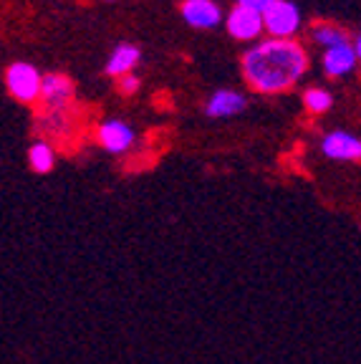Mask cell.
<instances>
[{
    "mask_svg": "<svg viewBox=\"0 0 361 364\" xmlns=\"http://www.w3.org/2000/svg\"><path fill=\"white\" fill-rule=\"evenodd\" d=\"M6 86L16 102L36 104L41 102V89H43V74L28 61H16L6 68Z\"/></svg>",
    "mask_w": 361,
    "mask_h": 364,
    "instance_id": "7a4b0ae2",
    "label": "cell"
},
{
    "mask_svg": "<svg viewBox=\"0 0 361 364\" xmlns=\"http://www.w3.org/2000/svg\"><path fill=\"white\" fill-rule=\"evenodd\" d=\"M333 104L331 91L321 89V86H311V89L303 91V107L308 109L311 114H323L328 112Z\"/></svg>",
    "mask_w": 361,
    "mask_h": 364,
    "instance_id": "9a60e30c",
    "label": "cell"
},
{
    "mask_svg": "<svg viewBox=\"0 0 361 364\" xmlns=\"http://www.w3.org/2000/svg\"><path fill=\"white\" fill-rule=\"evenodd\" d=\"M237 3H240V6H248V8H255V11H266L268 6H271L273 0H237Z\"/></svg>",
    "mask_w": 361,
    "mask_h": 364,
    "instance_id": "e0dca14e",
    "label": "cell"
},
{
    "mask_svg": "<svg viewBox=\"0 0 361 364\" xmlns=\"http://www.w3.org/2000/svg\"><path fill=\"white\" fill-rule=\"evenodd\" d=\"M41 104H43V109L68 112L74 104V81L63 74H45L43 89H41Z\"/></svg>",
    "mask_w": 361,
    "mask_h": 364,
    "instance_id": "ba28073f",
    "label": "cell"
},
{
    "mask_svg": "<svg viewBox=\"0 0 361 364\" xmlns=\"http://www.w3.org/2000/svg\"><path fill=\"white\" fill-rule=\"evenodd\" d=\"M28 165L36 175H48L56 167V152L48 144V139H36L28 147Z\"/></svg>",
    "mask_w": 361,
    "mask_h": 364,
    "instance_id": "4fadbf2b",
    "label": "cell"
},
{
    "mask_svg": "<svg viewBox=\"0 0 361 364\" xmlns=\"http://www.w3.org/2000/svg\"><path fill=\"white\" fill-rule=\"evenodd\" d=\"M323 74L331 76V79H341V76H349L351 71L359 63V53H356L354 43H341L333 46V48H323Z\"/></svg>",
    "mask_w": 361,
    "mask_h": 364,
    "instance_id": "9c48e42d",
    "label": "cell"
},
{
    "mask_svg": "<svg viewBox=\"0 0 361 364\" xmlns=\"http://www.w3.org/2000/svg\"><path fill=\"white\" fill-rule=\"evenodd\" d=\"M263 21L271 38H293L301 31V11L291 0H273L263 11Z\"/></svg>",
    "mask_w": 361,
    "mask_h": 364,
    "instance_id": "3957f363",
    "label": "cell"
},
{
    "mask_svg": "<svg viewBox=\"0 0 361 364\" xmlns=\"http://www.w3.org/2000/svg\"><path fill=\"white\" fill-rule=\"evenodd\" d=\"M117 84H119V91H122L124 97H131V94H136V89H139V79H136L134 74L122 76V79H117Z\"/></svg>",
    "mask_w": 361,
    "mask_h": 364,
    "instance_id": "2e32d148",
    "label": "cell"
},
{
    "mask_svg": "<svg viewBox=\"0 0 361 364\" xmlns=\"http://www.w3.org/2000/svg\"><path fill=\"white\" fill-rule=\"evenodd\" d=\"M71 129V114L61 109H43L38 114V132L43 136H63Z\"/></svg>",
    "mask_w": 361,
    "mask_h": 364,
    "instance_id": "7c38bea8",
    "label": "cell"
},
{
    "mask_svg": "<svg viewBox=\"0 0 361 364\" xmlns=\"http://www.w3.org/2000/svg\"><path fill=\"white\" fill-rule=\"evenodd\" d=\"M354 48H356V53H359V61H361V31L356 33V38H354Z\"/></svg>",
    "mask_w": 361,
    "mask_h": 364,
    "instance_id": "ac0fdd59",
    "label": "cell"
},
{
    "mask_svg": "<svg viewBox=\"0 0 361 364\" xmlns=\"http://www.w3.org/2000/svg\"><path fill=\"white\" fill-rule=\"evenodd\" d=\"M321 152L336 162H361V139L351 132H328L321 142Z\"/></svg>",
    "mask_w": 361,
    "mask_h": 364,
    "instance_id": "8992f818",
    "label": "cell"
},
{
    "mask_svg": "<svg viewBox=\"0 0 361 364\" xmlns=\"http://www.w3.org/2000/svg\"><path fill=\"white\" fill-rule=\"evenodd\" d=\"M245 109V97L235 89H217L215 94H210L208 104H205V114L210 119H227L235 117Z\"/></svg>",
    "mask_w": 361,
    "mask_h": 364,
    "instance_id": "30bf717a",
    "label": "cell"
},
{
    "mask_svg": "<svg viewBox=\"0 0 361 364\" xmlns=\"http://www.w3.org/2000/svg\"><path fill=\"white\" fill-rule=\"evenodd\" d=\"M311 38L316 41L318 46H323V48L351 43L349 33H346L344 28H339V26H333V23H316V26L311 28Z\"/></svg>",
    "mask_w": 361,
    "mask_h": 364,
    "instance_id": "5bb4252c",
    "label": "cell"
},
{
    "mask_svg": "<svg viewBox=\"0 0 361 364\" xmlns=\"http://www.w3.org/2000/svg\"><path fill=\"white\" fill-rule=\"evenodd\" d=\"M141 58V51L131 43H119L112 53H109V61L104 66V74L112 76V79H122V76L131 74Z\"/></svg>",
    "mask_w": 361,
    "mask_h": 364,
    "instance_id": "8fae6325",
    "label": "cell"
},
{
    "mask_svg": "<svg viewBox=\"0 0 361 364\" xmlns=\"http://www.w3.org/2000/svg\"><path fill=\"white\" fill-rule=\"evenodd\" d=\"M225 28L235 41H255L266 31V21H263V13L260 11L237 3V6L227 13Z\"/></svg>",
    "mask_w": 361,
    "mask_h": 364,
    "instance_id": "277c9868",
    "label": "cell"
},
{
    "mask_svg": "<svg viewBox=\"0 0 361 364\" xmlns=\"http://www.w3.org/2000/svg\"><path fill=\"white\" fill-rule=\"evenodd\" d=\"M182 18H185L187 26L200 31H212L217 28L222 21V11L215 0H185L180 8Z\"/></svg>",
    "mask_w": 361,
    "mask_h": 364,
    "instance_id": "52a82bcc",
    "label": "cell"
},
{
    "mask_svg": "<svg viewBox=\"0 0 361 364\" xmlns=\"http://www.w3.org/2000/svg\"><path fill=\"white\" fill-rule=\"evenodd\" d=\"M243 79L258 94H281L308 71V53L293 38H271L243 53Z\"/></svg>",
    "mask_w": 361,
    "mask_h": 364,
    "instance_id": "6da1fadb",
    "label": "cell"
},
{
    "mask_svg": "<svg viewBox=\"0 0 361 364\" xmlns=\"http://www.w3.org/2000/svg\"><path fill=\"white\" fill-rule=\"evenodd\" d=\"M96 139L109 154H124L134 147V129L122 119H104L96 127Z\"/></svg>",
    "mask_w": 361,
    "mask_h": 364,
    "instance_id": "5b68a950",
    "label": "cell"
}]
</instances>
